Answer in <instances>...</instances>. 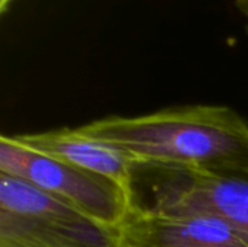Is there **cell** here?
<instances>
[{
	"mask_svg": "<svg viewBox=\"0 0 248 247\" xmlns=\"http://www.w3.org/2000/svg\"><path fill=\"white\" fill-rule=\"evenodd\" d=\"M235 7L246 19V29L248 33V0H235Z\"/></svg>",
	"mask_w": 248,
	"mask_h": 247,
	"instance_id": "7",
	"label": "cell"
},
{
	"mask_svg": "<svg viewBox=\"0 0 248 247\" xmlns=\"http://www.w3.org/2000/svg\"><path fill=\"white\" fill-rule=\"evenodd\" d=\"M12 3V0H0V12L4 13L9 7V4Z\"/></svg>",
	"mask_w": 248,
	"mask_h": 247,
	"instance_id": "8",
	"label": "cell"
},
{
	"mask_svg": "<svg viewBox=\"0 0 248 247\" xmlns=\"http://www.w3.org/2000/svg\"><path fill=\"white\" fill-rule=\"evenodd\" d=\"M77 130L138 165L248 173V122L227 106L195 105L140 116H109Z\"/></svg>",
	"mask_w": 248,
	"mask_h": 247,
	"instance_id": "1",
	"label": "cell"
},
{
	"mask_svg": "<svg viewBox=\"0 0 248 247\" xmlns=\"http://www.w3.org/2000/svg\"><path fill=\"white\" fill-rule=\"evenodd\" d=\"M121 247H248V236L201 213L163 214L132 208L119 229Z\"/></svg>",
	"mask_w": 248,
	"mask_h": 247,
	"instance_id": "5",
	"label": "cell"
},
{
	"mask_svg": "<svg viewBox=\"0 0 248 247\" xmlns=\"http://www.w3.org/2000/svg\"><path fill=\"white\" fill-rule=\"evenodd\" d=\"M13 137L19 144L33 151L109 178L131 192L137 163L118 148L90 138L77 128H61Z\"/></svg>",
	"mask_w": 248,
	"mask_h": 247,
	"instance_id": "6",
	"label": "cell"
},
{
	"mask_svg": "<svg viewBox=\"0 0 248 247\" xmlns=\"http://www.w3.org/2000/svg\"><path fill=\"white\" fill-rule=\"evenodd\" d=\"M132 208L163 214H208L248 236V173L192 172L135 165Z\"/></svg>",
	"mask_w": 248,
	"mask_h": 247,
	"instance_id": "3",
	"label": "cell"
},
{
	"mask_svg": "<svg viewBox=\"0 0 248 247\" xmlns=\"http://www.w3.org/2000/svg\"><path fill=\"white\" fill-rule=\"evenodd\" d=\"M0 247H121V233L26 181L0 175Z\"/></svg>",
	"mask_w": 248,
	"mask_h": 247,
	"instance_id": "2",
	"label": "cell"
},
{
	"mask_svg": "<svg viewBox=\"0 0 248 247\" xmlns=\"http://www.w3.org/2000/svg\"><path fill=\"white\" fill-rule=\"evenodd\" d=\"M0 175L26 181L113 229H121L132 210L131 192L122 185L33 151L13 135L0 137Z\"/></svg>",
	"mask_w": 248,
	"mask_h": 247,
	"instance_id": "4",
	"label": "cell"
}]
</instances>
